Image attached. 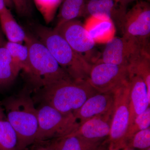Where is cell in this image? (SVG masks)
I'll return each mask as SVG.
<instances>
[{
	"label": "cell",
	"mask_w": 150,
	"mask_h": 150,
	"mask_svg": "<svg viewBox=\"0 0 150 150\" xmlns=\"http://www.w3.org/2000/svg\"><path fill=\"white\" fill-rule=\"evenodd\" d=\"M25 88L19 93L6 98L1 102L18 139L17 150H25L34 144L38 130L37 108Z\"/></svg>",
	"instance_id": "cell-1"
},
{
	"label": "cell",
	"mask_w": 150,
	"mask_h": 150,
	"mask_svg": "<svg viewBox=\"0 0 150 150\" xmlns=\"http://www.w3.org/2000/svg\"><path fill=\"white\" fill-rule=\"evenodd\" d=\"M24 42L29 52V66L24 74L28 85L26 88L31 92L57 81L71 79L38 39L26 33Z\"/></svg>",
	"instance_id": "cell-2"
},
{
	"label": "cell",
	"mask_w": 150,
	"mask_h": 150,
	"mask_svg": "<svg viewBox=\"0 0 150 150\" xmlns=\"http://www.w3.org/2000/svg\"><path fill=\"white\" fill-rule=\"evenodd\" d=\"M98 93L87 80H62L35 92V100L64 114L73 113L89 98Z\"/></svg>",
	"instance_id": "cell-3"
},
{
	"label": "cell",
	"mask_w": 150,
	"mask_h": 150,
	"mask_svg": "<svg viewBox=\"0 0 150 150\" xmlns=\"http://www.w3.org/2000/svg\"><path fill=\"white\" fill-rule=\"evenodd\" d=\"M35 32L38 40L70 77L77 80H87L92 65L74 51L57 31L40 25L36 27Z\"/></svg>",
	"instance_id": "cell-4"
},
{
	"label": "cell",
	"mask_w": 150,
	"mask_h": 150,
	"mask_svg": "<svg viewBox=\"0 0 150 150\" xmlns=\"http://www.w3.org/2000/svg\"><path fill=\"white\" fill-rule=\"evenodd\" d=\"M37 110L38 127L35 143L67 137L79 126L73 113L64 114L46 104Z\"/></svg>",
	"instance_id": "cell-5"
},
{
	"label": "cell",
	"mask_w": 150,
	"mask_h": 150,
	"mask_svg": "<svg viewBox=\"0 0 150 150\" xmlns=\"http://www.w3.org/2000/svg\"><path fill=\"white\" fill-rule=\"evenodd\" d=\"M114 102L110 134L108 138V149L124 148L123 140L129 120V81L114 93Z\"/></svg>",
	"instance_id": "cell-6"
},
{
	"label": "cell",
	"mask_w": 150,
	"mask_h": 150,
	"mask_svg": "<svg viewBox=\"0 0 150 150\" xmlns=\"http://www.w3.org/2000/svg\"><path fill=\"white\" fill-rule=\"evenodd\" d=\"M129 79L128 67L96 63L92 65L87 81L99 93H113Z\"/></svg>",
	"instance_id": "cell-7"
},
{
	"label": "cell",
	"mask_w": 150,
	"mask_h": 150,
	"mask_svg": "<svg viewBox=\"0 0 150 150\" xmlns=\"http://www.w3.org/2000/svg\"><path fill=\"white\" fill-rule=\"evenodd\" d=\"M149 47V40L141 41L123 36L114 37L106 43L101 58L95 63H104L128 67L130 61L135 56Z\"/></svg>",
	"instance_id": "cell-8"
},
{
	"label": "cell",
	"mask_w": 150,
	"mask_h": 150,
	"mask_svg": "<svg viewBox=\"0 0 150 150\" xmlns=\"http://www.w3.org/2000/svg\"><path fill=\"white\" fill-rule=\"evenodd\" d=\"M76 52L92 65V57L96 43L84 25L76 19L56 25L54 29Z\"/></svg>",
	"instance_id": "cell-9"
},
{
	"label": "cell",
	"mask_w": 150,
	"mask_h": 150,
	"mask_svg": "<svg viewBox=\"0 0 150 150\" xmlns=\"http://www.w3.org/2000/svg\"><path fill=\"white\" fill-rule=\"evenodd\" d=\"M121 32L123 36L145 41L150 36V7L149 3L140 1L126 12Z\"/></svg>",
	"instance_id": "cell-10"
},
{
	"label": "cell",
	"mask_w": 150,
	"mask_h": 150,
	"mask_svg": "<svg viewBox=\"0 0 150 150\" xmlns=\"http://www.w3.org/2000/svg\"><path fill=\"white\" fill-rule=\"evenodd\" d=\"M126 8L119 0H88L86 2L83 16H99L110 19L115 27L121 30Z\"/></svg>",
	"instance_id": "cell-11"
},
{
	"label": "cell",
	"mask_w": 150,
	"mask_h": 150,
	"mask_svg": "<svg viewBox=\"0 0 150 150\" xmlns=\"http://www.w3.org/2000/svg\"><path fill=\"white\" fill-rule=\"evenodd\" d=\"M114 102V93H98L89 98L73 114L79 124H81L94 117L112 112Z\"/></svg>",
	"instance_id": "cell-12"
},
{
	"label": "cell",
	"mask_w": 150,
	"mask_h": 150,
	"mask_svg": "<svg viewBox=\"0 0 150 150\" xmlns=\"http://www.w3.org/2000/svg\"><path fill=\"white\" fill-rule=\"evenodd\" d=\"M129 126L135 118L150 107L146 86L142 78L129 73Z\"/></svg>",
	"instance_id": "cell-13"
},
{
	"label": "cell",
	"mask_w": 150,
	"mask_h": 150,
	"mask_svg": "<svg viewBox=\"0 0 150 150\" xmlns=\"http://www.w3.org/2000/svg\"><path fill=\"white\" fill-rule=\"evenodd\" d=\"M112 112L113 110L80 124L77 129L70 134L93 141L106 139L110 134Z\"/></svg>",
	"instance_id": "cell-14"
},
{
	"label": "cell",
	"mask_w": 150,
	"mask_h": 150,
	"mask_svg": "<svg viewBox=\"0 0 150 150\" xmlns=\"http://www.w3.org/2000/svg\"><path fill=\"white\" fill-rule=\"evenodd\" d=\"M83 25L96 43H107L115 37L116 27L110 19L89 16Z\"/></svg>",
	"instance_id": "cell-15"
},
{
	"label": "cell",
	"mask_w": 150,
	"mask_h": 150,
	"mask_svg": "<svg viewBox=\"0 0 150 150\" xmlns=\"http://www.w3.org/2000/svg\"><path fill=\"white\" fill-rule=\"evenodd\" d=\"M0 24L8 41L22 43L25 41L26 33L8 9L0 13Z\"/></svg>",
	"instance_id": "cell-16"
},
{
	"label": "cell",
	"mask_w": 150,
	"mask_h": 150,
	"mask_svg": "<svg viewBox=\"0 0 150 150\" xmlns=\"http://www.w3.org/2000/svg\"><path fill=\"white\" fill-rule=\"evenodd\" d=\"M4 43L0 45V91L13 83L19 73L14 66Z\"/></svg>",
	"instance_id": "cell-17"
},
{
	"label": "cell",
	"mask_w": 150,
	"mask_h": 150,
	"mask_svg": "<svg viewBox=\"0 0 150 150\" xmlns=\"http://www.w3.org/2000/svg\"><path fill=\"white\" fill-rule=\"evenodd\" d=\"M129 73L138 75L146 86L148 98L150 100V53L145 50L132 59L128 67Z\"/></svg>",
	"instance_id": "cell-18"
},
{
	"label": "cell",
	"mask_w": 150,
	"mask_h": 150,
	"mask_svg": "<svg viewBox=\"0 0 150 150\" xmlns=\"http://www.w3.org/2000/svg\"><path fill=\"white\" fill-rule=\"evenodd\" d=\"M18 139L0 104V150H17Z\"/></svg>",
	"instance_id": "cell-19"
},
{
	"label": "cell",
	"mask_w": 150,
	"mask_h": 150,
	"mask_svg": "<svg viewBox=\"0 0 150 150\" xmlns=\"http://www.w3.org/2000/svg\"><path fill=\"white\" fill-rule=\"evenodd\" d=\"M105 140L93 141L87 139L77 135L70 134L59 139L58 150H95L102 144Z\"/></svg>",
	"instance_id": "cell-20"
},
{
	"label": "cell",
	"mask_w": 150,
	"mask_h": 150,
	"mask_svg": "<svg viewBox=\"0 0 150 150\" xmlns=\"http://www.w3.org/2000/svg\"><path fill=\"white\" fill-rule=\"evenodd\" d=\"M4 46L8 51L14 66L19 72H26L29 66V52L26 45L22 43L8 41Z\"/></svg>",
	"instance_id": "cell-21"
},
{
	"label": "cell",
	"mask_w": 150,
	"mask_h": 150,
	"mask_svg": "<svg viewBox=\"0 0 150 150\" xmlns=\"http://www.w3.org/2000/svg\"><path fill=\"white\" fill-rule=\"evenodd\" d=\"M86 0H62L57 25L83 16Z\"/></svg>",
	"instance_id": "cell-22"
},
{
	"label": "cell",
	"mask_w": 150,
	"mask_h": 150,
	"mask_svg": "<svg viewBox=\"0 0 150 150\" xmlns=\"http://www.w3.org/2000/svg\"><path fill=\"white\" fill-rule=\"evenodd\" d=\"M150 126V107H149L144 112L137 115L132 123L128 127L123 140L124 148L136 133L149 128Z\"/></svg>",
	"instance_id": "cell-23"
},
{
	"label": "cell",
	"mask_w": 150,
	"mask_h": 150,
	"mask_svg": "<svg viewBox=\"0 0 150 150\" xmlns=\"http://www.w3.org/2000/svg\"><path fill=\"white\" fill-rule=\"evenodd\" d=\"M62 0H34L38 10L40 12L46 23L54 19L56 11L62 4Z\"/></svg>",
	"instance_id": "cell-24"
},
{
	"label": "cell",
	"mask_w": 150,
	"mask_h": 150,
	"mask_svg": "<svg viewBox=\"0 0 150 150\" xmlns=\"http://www.w3.org/2000/svg\"><path fill=\"white\" fill-rule=\"evenodd\" d=\"M126 146L141 150L150 147V127L136 133Z\"/></svg>",
	"instance_id": "cell-25"
},
{
	"label": "cell",
	"mask_w": 150,
	"mask_h": 150,
	"mask_svg": "<svg viewBox=\"0 0 150 150\" xmlns=\"http://www.w3.org/2000/svg\"><path fill=\"white\" fill-rule=\"evenodd\" d=\"M59 139H54L51 142L47 141L38 142L34 148L30 150H58V141Z\"/></svg>",
	"instance_id": "cell-26"
},
{
	"label": "cell",
	"mask_w": 150,
	"mask_h": 150,
	"mask_svg": "<svg viewBox=\"0 0 150 150\" xmlns=\"http://www.w3.org/2000/svg\"><path fill=\"white\" fill-rule=\"evenodd\" d=\"M17 11L21 14H25L28 12L27 0H11Z\"/></svg>",
	"instance_id": "cell-27"
},
{
	"label": "cell",
	"mask_w": 150,
	"mask_h": 150,
	"mask_svg": "<svg viewBox=\"0 0 150 150\" xmlns=\"http://www.w3.org/2000/svg\"><path fill=\"white\" fill-rule=\"evenodd\" d=\"M108 146H109V143L107 139L105 140L102 144L95 150H108Z\"/></svg>",
	"instance_id": "cell-28"
},
{
	"label": "cell",
	"mask_w": 150,
	"mask_h": 150,
	"mask_svg": "<svg viewBox=\"0 0 150 150\" xmlns=\"http://www.w3.org/2000/svg\"><path fill=\"white\" fill-rule=\"evenodd\" d=\"M7 8L5 0H0V13L6 10Z\"/></svg>",
	"instance_id": "cell-29"
},
{
	"label": "cell",
	"mask_w": 150,
	"mask_h": 150,
	"mask_svg": "<svg viewBox=\"0 0 150 150\" xmlns=\"http://www.w3.org/2000/svg\"><path fill=\"white\" fill-rule=\"evenodd\" d=\"M119 1L121 3V4H122L123 6L126 8L127 5H128L129 3L133 1H135V0H119Z\"/></svg>",
	"instance_id": "cell-30"
},
{
	"label": "cell",
	"mask_w": 150,
	"mask_h": 150,
	"mask_svg": "<svg viewBox=\"0 0 150 150\" xmlns=\"http://www.w3.org/2000/svg\"><path fill=\"white\" fill-rule=\"evenodd\" d=\"M5 1L7 6H11L13 4L11 0H5Z\"/></svg>",
	"instance_id": "cell-31"
},
{
	"label": "cell",
	"mask_w": 150,
	"mask_h": 150,
	"mask_svg": "<svg viewBox=\"0 0 150 150\" xmlns=\"http://www.w3.org/2000/svg\"><path fill=\"white\" fill-rule=\"evenodd\" d=\"M123 149V150H135L134 149L132 148L126 146Z\"/></svg>",
	"instance_id": "cell-32"
},
{
	"label": "cell",
	"mask_w": 150,
	"mask_h": 150,
	"mask_svg": "<svg viewBox=\"0 0 150 150\" xmlns=\"http://www.w3.org/2000/svg\"><path fill=\"white\" fill-rule=\"evenodd\" d=\"M4 42H3V40L2 38V36L1 35V33H0V45H1V44H2L3 43H4Z\"/></svg>",
	"instance_id": "cell-33"
},
{
	"label": "cell",
	"mask_w": 150,
	"mask_h": 150,
	"mask_svg": "<svg viewBox=\"0 0 150 150\" xmlns=\"http://www.w3.org/2000/svg\"><path fill=\"white\" fill-rule=\"evenodd\" d=\"M139 150H150V147H149L146 148V149H141Z\"/></svg>",
	"instance_id": "cell-34"
},
{
	"label": "cell",
	"mask_w": 150,
	"mask_h": 150,
	"mask_svg": "<svg viewBox=\"0 0 150 150\" xmlns=\"http://www.w3.org/2000/svg\"><path fill=\"white\" fill-rule=\"evenodd\" d=\"M108 150H120L117 149H108Z\"/></svg>",
	"instance_id": "cell-35"
},
{
	"label": "cell",
	"mask_w": 150,
	"mask_h": 150,
	"mask_svg": "<svg viewBox=\"0 0 150 150\" xmlns=\"http://www.w3.org/2000/svg\"><path fill=\"white\" fill-rule=\"evenodd\" d=\"M87 1H88V0H87Z\"/></svg>",
	"instance_id": "cell-36"
}]
</instances>
